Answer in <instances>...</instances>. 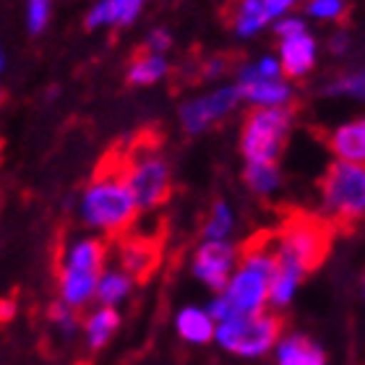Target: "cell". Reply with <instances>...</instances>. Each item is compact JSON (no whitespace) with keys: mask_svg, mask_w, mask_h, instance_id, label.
I'll return each mask as SVG.
<instances>
[{"mask_svg":"<svg viewBox=\"0 0 365 365\" xmlns=\"http://www.w3.org/2000/svg\"><path fill=\"white\" fill-rule=\"evenodd\" d=\"M274 272H277V245L272 232H259L240 251V269L225 284V295H220L232 316L261 313L269 300Z\"/></svg>","mask_w":365,"mask_h":365,"instance_id":"obj_1","label":"cell"},{"mask_svg":"<svg viewBox=\"0 0 365 365\" xmlns=\"http://www.w3.org/2000/svg\"><path fill=\"white\" fill-rule=\"evenodd\" d=\"M115 154L123 182L128 185L138 209H154L168 201L173 193V180L168 162L160 154V138L154 136V130L138 133L125 146H118Z\"/></svg>","mask_w":365,"mask_h":365,"instance_id":"obj_2","label":"cell"},{"mask_svg":"<svg viewBox=\"0 0 365 365\" xmlns=\"http://www.w3.org/2000/svg\"><path fill=\"white\" fill-rule=\"evenodd\" d=\"M81 212L91 227L105 230L107 235H123L136 222L138 206L130 196L128 185L123 182L115 149L107 152L105 160L99 162L94 180L81 201Z\"/></svg>","mask_w":365,"mask_h":365,"instance_id":"obj_3","label":"cell"},{"mask_svg":"<svg viewBox=\"0 0 365 365\" xmlns=\"http://www.w3.org/2000/svg\"><path fill=\"white\" fill-rule=\"evenodd\" d=\"M334 232L336 230L331 227V222L324 217L308 212H292L284 220L279 232L274 235L277 267L292 269L300 277L311 274L329 256Z\"/></svg>","mask_w":365,"mask_h":365,"instance_id":"obj_4","label":"cell"},{"mask_svg":"<svg viewBox=\"0 0 365 365\" xmlns=\"http://www.w3.org/2000/svg\"><path fill=\"white\" fill-rule=\"evenodd\" d=\"M324 204L331 214V227L350 230L365 212V170L352 162H334L321 180Z\"/></svg>","mask_w":365,"mask_h":365,"instance_id":"obj_5","label":"cell"},{"mask_svg":"<svg viewBox=\"0 0 365 365\" xmlns=\"http://www.w3.org/2000/svg\"><path fill=\"white\" fill-rule=\"evenodd\" d=\"M284 329V321L274 313H251V316H232L227 321H220L214 327L217 342L232 355L240 358H261L279 342V334Z\"/></svg>","mask_w":365,"mask_h":365,"instance_id":"obj_6","label":"cell"},{"mask_svg":"<svg viewBox=\"0 0 365 365\" xmlns=\"http://www.w3.org/2000/svg\"><path fill=\"white\" fill-rule=\"evenodd\" d=\"M289 128H292V110L289 107H256L243 125L240 149L248 162H269L277 165L284 152Z\"/></svg>","mask_w":365,"mask_h":365,"instance_id":"obj_7","label":"cell"},{"mask_svg":"<svg viewBox=\"0 0 365 365\" xmlns=\"http://www.w3.org/2000/svg\"><path fill=\"white\" fill-rule=\"evenodd\" d=\"M237 99H240L237 86H225V89H217L214 94H206V97L190 102V105H185L180 110L182 128L188 130V133H201L214 120L225 118L237 105Z\"/></svg>","mask_w":365,"mask_h":365,"instance_id":"obj_8","label":"cell"},{"mask_svg":"<svg viewBox=\"0 0 365 365\" xmlns=\"http://www.w3.org/2000/svg\"><path fill=\"white\" fill-rule=\"evenodd\" d=\"M237 251L225 240H206L196 253L193 261V274L206 282L212 289H225L230 279V272L235 267Z\"/></svg>","mask_w":365,"mask_h":365,"instance_id":"obj_9","label":"cell"},{"mask_svg":"<svg viewBox=\"0 0 365 365\" xmlns=\"http://www.w3.org/2000/svg\"><path fill=\"white\" fill-rule=\"evenodd\" d=\"M162 243L152 237H128L120 243V272L133 282H146L160 267Z\"/></svg>","mask_w":365,"mask_h":365,"instance_id":"obj_10","label":"cell"},{"mask_svg":"<svg viewBox=\"0 0 365 365\" xmlns=\"http://www.w3.org/2000/svg\"><path fill=\"white\" fill-rule=\"evenodd\" d=\"M316 63V42L308 34H295V37L282 39V66L284 76L300 78L313 68Z\"/></svg>","mask_w":365,"mask_h":365,"instance_id":"obj_11","label":"cell"},{"mask_svg":"<svg viewBox=\"0 0 365 365\" xmlns=\"http://www.w3.org/2000/svg\"><path fill=\"white\" fill-rule=\"evenodd\" d=\"M102 272H91V269H61V297L68 308H81V305L94 295Z\"/></svg>","mask_w":365,"mask_h":365,"instance_id":"obj_12","label":"cell"},{"mask_svg":"<svg viewBox=\"0 0 365 365\" xmlns=\"http://www.w3.org/2000/svg\"><path fill=\"white\" fill-rule=\"evenodd\" d=\"M331 152L339 157V162H352V165H363L365 157V123L355 120L347 123L342 128H336L329 136Z\"/></svg>","mask_w":365,"mask_h":365,"instance_id":"obj_13","label":"cell"},{"mask_svg":"<svg viewBox=\"0 0 365 365\" xmlns=\"http://www.w3.org/2000/svg\"><path fill=\"white\" fill-rule=\"evenodd\" d=\"M237 91H240V97L259 107H284L292 97L289 86L279 78H256L251 84H240Z\"/></svg>","mask_w":365,"mask_h":365,"instance_id":"obj_14","label":"cell"},{"mask_svg":"<svg viewBox=\"0 0 365 365\" xmlns=\"http://www.w3.org/2000/svg\"><path fill=\"white\" fill-rule=\"evenodd\" d=\"M175 327H178V334L185 342H193V344H206L214 336V321L201 308H185V311H180L178 313Z\"/></svg>","mask_w":365,"mask_h":365,"instance_id":"obj_15","label":"cell"},{"mask_svg":"<svg viewBox=\"0 0 365 365\" xmlns=\"http://www.w3.org/2000/svg\"><path fill=\"white\" fill-rule=\"evenodd\" d=\"M279 365H327L321 347L305 336H289L279 344Z\"/></svg>","mask_w":365,"mask_h":365,"instance_id":"obj_16","label":"cell"},{"mask_svg":"<svg viewBox=\"0 0 365 365\" xmlns=\"http://www.w3.org/2000/svg\"><path fill=\"white\" fill-rule=\"evenodd\" d=\"M165 73H168V61L162 55H154L149 50L146 53H136V58H133V63H130L128 68V84L133 86L154 84Z\"/></svg>","mask_w":365,"mask_h":365,"instance_id":"obj_17","label":"cell"},{"mask_svg":"<svg viewBox=\"0 0 365 365\" xmlns=\"http://www.w3.org/2000/svg\"><path fill=\"white\" fill-rule=\"evenodd\" d=\"M107 259V245L102 240H78L73 248L68 251V259L63 267L73 269H91V272H102Z\"/></svg>","mask_w":365,"mask_h":365,"instance_id":"obj_18","label":"cell"},{"mask_svg":"<svg viewBox=\"0 0 365 365\" xmlns=\"http://www.w3.org/2000/svg\"><path fill=\"white\" fill-rule=\"evenodd\" d=\"M130 287H133V279H130L128 274L107 272V274H99V282H97L94 295L102 300V305H105V308H110V305L120 303L123 297L130 292Z\"/></svg>","mask_w":365,"mask_h":365,"instance_id":"obj_19","label":"cell"},{"mask_svg":"<svg viewBox=\"0 0 365 365\" xmlns=\"http://www.w3.org/2000/svg\"><path fill=\"white\" fill-rule=\"evenodd\" d=\"M120 324V316L113 311V308H99L89 321H86V336H89V347L91 350H99L105 347L107 339L115 334V329Z\"/></svg>","mask_w":365,"mask_h":365,"instance_id":"obj_20","label":"cell"},{"mask_svg":"<svg viewBox=\"0 0 365 365\" xmlns=\"http://www.w3.org/2000/svg\"><path fill=\"white\" fill-rule=\"evenodd\" d=\"M279 168L277 165H269V162H248L245 168V182L251 185V190L267 196L272 190L279 188Z\"/></svg>","mask_w":365,"mask_h":365,"instance_id":"obj_21","label":"cell"},{"mask_svg":"<svg viewBox=\"0 0 365 365\" xmlns=\"http://www.w3.org/2000/svg\"><path fill=\"white\" fill-rule=\"evenodd\" d=\"M267 11H264V3L261 0H240V6L235 11V29L237 34H253L259 31L264 24H267Z\"/></svg>","mask_w":365,"mask_h":365,"instance_id":"obj_22","label":"cell"},{"mask_svg":"<svg viewBox=\"0 0 365 365\" xmlns=\"http://www.w3.org/2000/svg\"><path fill=\"white\" fill-rule=\"evenodd\" d=\"M230 230H232V214H230L227 206L220 201V204H214L212 217H209V222H206L204 232L209 240H225Z\"/></svg>","mask_w":365,"mask_h":365,"instance_id":"obj_23","label":"cell"},{"mask_svg":"<svg viewBox=\"0 0 365 365\" xmlns=\"http://www.w3.org/2000/svg\"><path fill=\"white\" fill-rule=\"evenodd\" d=\"M144 0H107L110 24H130L138 16Z\"/></svg>","mask_w":365,"mask_h":365,"instance_id":"obj_24","label":"cell"},{"mask_svg":"<svg viewBox=\"0 0 365 365\" xmlns=\"http://www.w3.org/2000/svg\"><path fill=\"white\" fill-rule=\"evenodd\" d=\"M308 14L319 19H344L347 16V3L344 0H311Z\"/></svg>","mask_w":365,"mask_h":365,"instance_id":"obj_25","label":"cell"},{"mask_svg":"<svg viewBox=\"0 0 365 365\" xmlns=\"http://www.w3.org/2000/svg\"><path fill=\"white\" fill-rule=\"evenodd\" d=\"M50 16V0H29V31L39 34L47 26Z\"/></svg>","mask_w":365,"mask_h":365,"instance_id":"obj_26","label":"cell"},{"mask_svg":"<svg viewBox=\"0 0 365 365\" xmlns=\"http://www.w3.org/2000/svg\"><path fill=\"white\" fill-rule=\"evenodd\" d=\"M50 319H53L55 324H61L66 331H73V329H76V313H73V308H68V305L63 303V300L50 308Z\"/></svg>","mask_w":365,"mask_h":365,"instance_id":"obj_27","label":"cell"},{"mask_svg":"<svg viewBox=\"0 0 365 365\" xmlns=\"http://www.w3.org/2000/svg\"><path fill=\"white\" fill-rule=\"evenodd\" d=\"M170 45H173V39H170L168 31H165V29H157V31H152V34H149L146 50H149V53H154V55H162Z\"/></svg>","mask_w":365,"mask_h":365,"instance_id":"obj_28","label":"cell"},{"mask_svg":"<svg viewBox=\"0 0 365 365\" xmlns=\"http://www.w3.org/2000/svg\"><path fill=\"white\" fill-rule=\"evenodd\" d=\"M303 31H305V24L300 21V19H282V21L277 24V34H279L282 39L303 34Z\"/></svg>","mask_w":365,"mask_h":365,"instance_id":"obj_29","label":"cell"},{"mask_svg":"<svg viewBox=\"0 0 365 365\" xmlns=\"http://www.w3.org/2000/svg\"><path fill=\"white\" fill-rule=\"evenodd\" d=\"M329 91H350V94H363V76L355 73V76H347L342 81H336Z\"/></svg>","mask_w":365,"mask_h":365,"instance_id":"obj_30","label":"cell"},{"mask_svg":"<svg viewBox=\"0 0 365 365\" xmlns=\"http://www.w3.org/2000/svg\"><path fill=\"white\" fill-rule=\"evenodd\" d=\"M256 73H259V78H277L279 76V63L274 61V58H264L256 66Z\"/></svg>","mask_w":365,"mask_h":365,"instance_id":"obj_31","label":"cell"},{"mask_svg":"<svg viewBox=\"0 0 365 365\" xmlns=\"http://www.w3.org/2000/svg\"><path fill=\"white\" fill-rule=\"evenodd\" d=\"M11 316H14V303L11 300H0V324L8 321Z\"/></svg>","mask_w":365,"mask_h":365,"instance_id":"obj_32","label":"cell"},{"mask_svg":"<svg viewBox=\"0 0 365 365\" xmlns=\"http://www.w3.org/2000/svg\"><path fill=\"white\" fill-rule=\"evenodd\" d=\"M344 45H347V37H344V34H339V37H334V42H331V50H339V53H342L344 50Z\"/></svg>","mask_w":365,"mask_h":365,"instance_id":"obj_33","label":"cell"},{"mask_svg":"<svg viewBox=\"0 0 365 365\" xmlns=\"http://www.w3.org/2000/svg\"><path fill=\"white\" fill-rule=\"evenodd\" d=\"M3 66H6V61H3V53H0V71H3Z\"/></svg>","mask_w":365,"mask_h":365,"instance_id":"obj_34","label":"cell"},{"mask_svg":"<svg viewBox=\"0 0 365 365\" xmlns=\"http://www.w3.org/2000/svg\"><path fill=\"white\" fill-rule=\"evenodd\" d=\"M0 102H3V94H0Z\"/></svg>","mask_w":365,"mask_h":365,"instance_id":"obj_35","label":"cell"}]
</instances>
